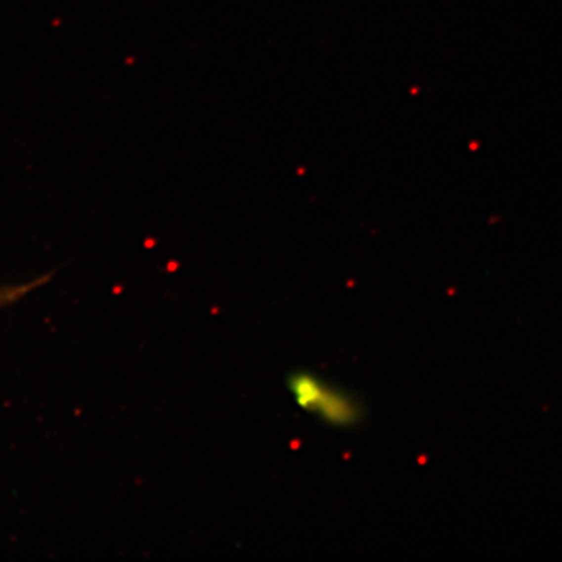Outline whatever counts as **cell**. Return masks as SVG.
<instances>
[{
	"mask_svg": "<svg viewBox=\"0 0 562 562\" xmlns=\"http://www.w3.org/2000/svg\"><path fill=\"white\" fill-rule=\"evenodd\" d=\"M0 300H2V295H0Z\"/></svg>",
	"mask_w": 562,
	"mask_h": 562,
	"instance_id": "obj_2",
	"label": "cell"
},
{
	"mask_svg": "<svg viewBox=\"0 0 562 562\" xmlns=\"http://www.w3.org/2000/svg\"><path fill=\"white\" fill-rule=\"evenodd\" d=\"M289 395L303 412L325 425L348 430L362 419L361 401L347 389L338 388L327 378L308 370H299L288 377Z\"/></svg>",
	"mask_w": 562,
	"mask_h": 562,
	"instance_id": "obj_1",
	"label": "cell"
}]
</instances>
